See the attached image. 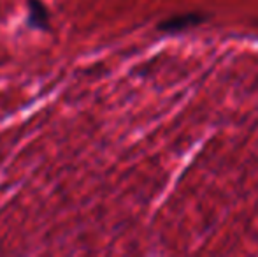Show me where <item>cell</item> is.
<instances>
[{
	"label": "cell",
	"instance_id": "6da1fadb",
	"mask_svg": "<svg viewBox=\"0 0 258 257\" xmlns=\"http://www.w3.org/2000/svg\"><path fill=\"white\" fill-rule=\"evenodd\" d=\"M204 20H206L204 14H199V13L179 14V16H172L167 21H163V23H160L158 28L163 32H183V30H186V28L202 23Z\"/></svg>",
	"mask_w": 258,
	"mask_h": 257
}]
</instances>
